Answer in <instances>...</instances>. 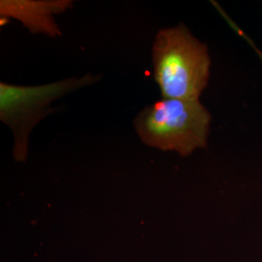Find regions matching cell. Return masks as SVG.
I'll return each mask as SVG.
<instances>
[{"instance_id":"obj_1","label":"cell","mask_w":262,"mask_h":262,"mask_svg":"<svg viewBox=\"0 0 262 262\" xmlns=\"http://www.w3.org/2000/svg\"><path fill=\"white\" fill-rule=\"evenodd\" d=\"M151 62L161 98L199 100L209 83L208 47L183 23L159 29L151 46Z\"/></svg>"},{"instance_id":"obj_2","label":"cell","mask_w":262,"mask_h":262,"mask_svg":"<svg viewBox=\"0 0 262 262\" xmlns=\"http://www.w3.org/2000/svg\"><path fill=\"white\" fill-rule=\"evenodd\" d=\"M211 122V113L200 100L161 98L144 107L133 125L144 145L188 157L206 148Z\"/></svg>"},{"instance_id":"obj_3","label":"cell","mask_w":262,"mask_h":262,"mask_svg":"<svg viewBox=\"0 0 262 262\" xmlns=\"http://www.w3.org/2000/svg\"><path fill=\"white\" fill-rule=\"evenodd\" d=\"M101 74L86 73L38 85L0 83V121L13 133V158L18 162L28 160L29 136L38 123L59 111L57 100L101 81Z\"/></svg>"},{"instance_id":"obj_4","label":"cell","mask_w":262,"mask_h":262,"mask_svg":"<svg viewBox=\"0 0 262 262\" xmlns=\"http://www.w3.org/2000/svg\"><path fill=\"white\" fill-rule=\"evenodd\" d=\"M74 7L72 0H1V19H16L32 34L56 38L62 32L56 17Z\"/></svg>"}]
</instances>
